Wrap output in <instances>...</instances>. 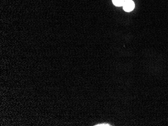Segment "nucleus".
Masks as SVG:
<instances>
[{
  "label": "nucleus",
  "mask_w": 168,
  "mask_h": 126,
  "mask_svg": "<svg viewBox=\"0 0 168 126\" xmlns=\"http://www.w3.org/2000/svg\"><path fill=\"white\" fill-rule=\"evenodd\" d=\"M123 9L127 12L132 11L135 8V3L132 0H126L124 3Z\"/></svg>",
  "instance_id": "1"
},
{
  "label": "nucleus",
  "mask_w": 168,
  "mask_h": 126,
  "mask_svg": "<svg viewBox=\"0 0 168 126\" xmlns=\"http://www.w3.org/2000/svg\"><path fill=\"white\" fill-rule=\"evenodd\" d=\"M125 0H112L113 3L116 6H123Z\"/></svg>",
  "instance_id": "2"
},
{
  "label": "nucleus",
  "mask_w": 168,
  "mask_h": 126,
  "mask_svg": "<svg viewBox=\"0 0 168 126\" xmlns=\"http://www.w3.org/2000/svg\"><path fill=\"white\" fill-rule=\"evenodd\" d=\"M96 126H110L109 124H102L98 125H96Z\"/></svg>",
  "instance_id": "3"
},
{
  "label": "nucleus",
  "mask_w": 168,
  "mask_h": 126,
  "mask_svg": "<svg viewBox=\"0 0 168 126\" xmlns=\"http://www.w3.org/2000/svg\"><path fill=\"white\" fill-rule=\"evenodd\" d=\"M125 1H126V0H125Z\"/></svg>",
  "instance_id": "4"
}]
</instances>
